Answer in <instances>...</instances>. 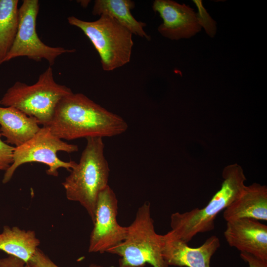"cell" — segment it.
Masks as SVG:
<instances>
[{"label": "cell", "instance_id": "6da1fadb", "mask_svg": "<svg viewBox=\"0 0 267 267\" xmlns=\"http://www.w3.org/2000/svg\"><path fill=\"white\" fill-rule=\"evenodd\" d=\"M48 127L60 139L71 140L115 136L125 133L128 125L85 94L72 92L59 101Z\"/></svg>", "mask_w": 267, "mask_h": 267}, {"label": "cell", "instance_id": "7a4b0ae2", "mask_svg": "<svg viewBox=\"0 0 267 267\" xmlns=\"http://www.w3.org/2000/svg\"><path fill=\"white\" fill-rule=\"evenodd\" d=\"M79 162L62 184L67 198L79 202L92 222L99 193L108 185L110 168L104 156L102 138L88 137Z\"/></svg>", "mask_w": 267, "mask_h": 267}, {"label": "cell", "instance_id": "3957f363", "mask_svg": "<svg viewBox=\"0 0 267 267\" xmlns=\"http://www.w3.org/2000/svg\"><path fill=\"white\" fill-rule=\"evenodd\" d=\"M222 175L221 188L206 206L182 213L176 212L171 216V231L183 241L187 243L198 233L214 229L218 214L231 204L245 186L246 177L238 164L226 166Z\"/></svg>", "mask_w": 267, "mask_h": 267}, {"label": "cell", "instance_id": "277c9868", "mask_svg": "<svg viewBox=\"0 0 267 267\" xmlns=\"http://www.w3.org/2000/svg\"><path fill=\"white\" fill-rule=\"evenodd\" d=\"M72 92L69 88L55 82L49 66L34 84L16 82L4 94L0 104L17 108L36 118L39 125L48 127L59 101Z\"/></svg>", "mask_w": 267, "mask_h": 267}, {"label": "cell", "instance_id": "5b68a950", "mask_svg": "<svg viewBox=\"0 0 267 267\" xmlns=\"http://www.w3.org/2000/svg\"><path fill=\"white\" fill-rule=\"evenodd\" d=\"M107 253L118 255V267H168L161 251V235L155 230L150 204L145 202L137 209L133 222L128 226L125 239Z\"/></svg>", "mask_w": 267, "mask_h": 267}, {"label": "cell", "instance_id": "8992f818", "mask_svg": "<svg viewBox=\"0 0 267 267\" xmlns=\"http://www.w3.org/2000/svg\"><path fill=\"white\" fill-rule=\"evenodd\" d=\"M67 20L80 29L91 42L100 56L103 70L111 71L130 61L133 34L111 17L102 14L97 20L86 21L72 16Z\"/></svg>", "mask_w": 267, "mask_h": 267}, {"label": "cell", "instance_id": "52a82bcc", "mask_svg": "<svg viewBox=\"0 0 267 267\" xmlns=\"http://www.w3.org/2000/svg\"><path fill=\"white\" fill-rule=\"evenodd\" d=\"M78 146L62 140L50 131L48 127H43L27 141L15 147L13 162L5 171L3 183L11 179L16 170L21 165L30 162H38L48 166L47 175L57 177L58 170L63 168L71 171L77 164L73 161L65 162L57 156L58 151L72 153L78 151Z\"/></svg>", "mask_w": 267, "mask_h": 267}, {"label": "cell", "instance_id": "ba28073f", "mask_svg": "<svg viewBox=\"0 0 267 267\" xmlns=\"http://www.w3.org/2000/svg\"><path fill=\"white\" fill-rule=\"evenodd\" d=\"M39 7L38 0L23 1L19 7L17 35L5 62L19 57H27L37 62L45 60L51 66L59 56L76 51L75 49L50 46L41 40L36 28Z\"/></svg>", "mask_w": 267, "mask_h": 267}, {"label": "cell", "instance_id": "9c48e42d", "mask_svg": "<svg viewBox=\"0 0 267 267\" xmlns=\"http://www.w3.org/2000/svg\"><path fill=\"white\" fill-rule=\"evenodd\" d=\"M118 210L116 195L108 185L98 196L93 227L89 238V253H107L125 239L128 226L118 223Z\"/></svg>", "mask_w": 267, "mask_h": 267}, {"label": "cell", "instance_id": "30bf717a", "mask_svg": "<svg viewBox=\"0 0 267 267\" xmlns=\"http://www.w3.org/2000/svg\"><path fill=\"white\" fill-rule=\"evenodd\" d=\"M163 258L169 266L186 267H210L212 257L220 246L216 235L209 237L200 246L189 247L171 230L161 235Z\"/></svg>", "mask_w": 267, "mask_h": 267}, {"label": "cell", "instance_id": "8fae6325", "mask_svg": "<svg viewBox=\"0 0 267 267\" xmlns=\"http://www.w3.org/2000/svg\"><path fill=\"white\" fill-rule=\"evenodd\" d=\"M152 8L163 20L158 31L165 38L172 40L190 38L201 29L197 13L188 5L171 0H156Z\"/></svg>", "mask_w": 267, "mask_h": 267}, {"label": "cell", "instance_id": "7c38bea8", "mask_svg": "<svg viewBox=\"0 0 267 267\" xmlns=\"http://www.w3.org/2000/svg\"><path fill=\"white\" fill-rule=\"evenodd\" d=\"M223 234L230 246L267 261V226L259 221L241 218L226 222Z\"/></svg>", "mask_w": 267, "mask_h": 267}, {"label": "cell", "instance_id": "4fadbf2b", "mask_svg": "<svg viewBox=\"0 0 267 267\" xmlns=\"http://www.w3.org/2000/svg\"><path fill=\"white\" fill-rule=\"evenodd\" d=\"M226 222L241 218L267 221V188L254 183L245 186L240 195L224 210Z\"/></svg>", "mask_w": 267, "mask_h": 267}, {"label": "cell", "instance_id": "5bb4252c", "mask_svg": "<svg viewBox=\"0 0 267 267\" xmlns=\"http://www.w3.org/2000/svg\"><path fill=\"white\" fill-rule=\"evenodd\" d=\"M0 132L7 144L18 147L40 129L37 120L13 107H0Z\"/></svg>", "mask_w": 267, "mask_h": 267}, {"label": "cell", "instance_id": "9a60e30c", "mask_svg": "<svg viewBox=\"0 0 267 267\" xmlns=\"http://www.w3.org/2000/svg\"><path fill=\"white\" fill-rule=\"evenodd\" d=\"M134 5V2L131 0H95L92 14L99 16L107 15L127 28L132 34L150 41V36L143 29L146 24L136 20L132 14L131 11Z\"/></svg>", "mask_w": 267, "mask_h": 267}, {"label": "cell", "instance_id": "2e32d148", "mask_svg": "<svg viewBox=\"0 0 267 267\" xmlns=\"http://www.w3.org/2000/svg\"><path fill=\"white\" fill-rule=\"evenodd\" d=\"M40 243L33 230L5 225L0 233V250L26 263L34 255Z\"/></svg>", "mask_w": 267, "mask_h": 267}, {"label": "cell", "instance_id": "e0dca14e", "mask_svg": "<svg viewBox=\"0 0 267 267\" xmlns=\"http://www.w3.org/2000/svg\"><path fill=\"white\" fill-rule=\"evenodd\" d=\"M18 0H0V65L10 50L19 26Z\"/></svg>", "mask_w": 267, "mask_h": 267}, {"label": "cell", "instance_id": "ac0fdd59", "mask_svg": "<svg viewBox=\"0 0 267 267\" xmlns=\"http://www.w3.org/2000/svg\"><path fill=\"white\" fill-rule=\"evenodd\" d=\"M198 8L197 13L199 23L201 27H203L206 33L211 37H214L216 32L215 21L211 17L204 8L201 0H193Z\"/></svg>", "mask_w": 267, "mask_h": 267}, {"label": "cell", "instance_id": "d6986e66", "mask_svg": "<svg viewBox=\"0 0 267 267\" xmlns=\"http://www.w3.org/2000/svg\"><path fill=\"white\" fill-rule=\"evenodd\" d=\"M28 264L31 267H59L39 248L37 249ZM89 267H103L96 264H91Z\"/></svg>", "mask_w": 267, "mask_h": 267}, {"label": "cell", "instance_id": "ffe728a7", "mask_svg": "<svg viewBox=\"0 0 267 267\" xmlns=\"http://www.w3.org/2000/svg\"><path fill=\"white\" fill-rule=\"evenodd\" d=\"M0 132V169L6 171L13 162L15 146L8 145L1 139Z\"/></svg>", "mask_w": 267, "mask_h": 267}, {"label": "cell", "instance_id": "44dd1931", "mask_svg": "<svg viewBox=\"0 0 267 267\" xmlns=\"http://www.w3.org/2000/svg\"><path fill=\"white\" fill-rule=\"evenodd\" d=\"M240 257L248 263L249 267H267V261L258 258L249 253L241 252Z\"/></svg>", "mask_w": 267, "mask_h": 267}, {"label": "cell", "instance_id": "7402d4cb", "mask_svg": "<svg viewBox=\"0 0 267 267\" xmlns=\"http://www.w3.org/2000/svg\"><path fill=\"white\" fill-rule=\"evenodd\" d=\"M0 170H1L0 169Z\"/></svg>", "mask_w": 267, "mask_h": 267}]
</instances>
